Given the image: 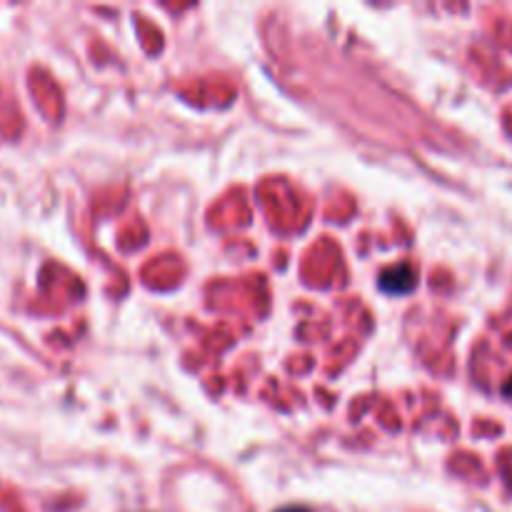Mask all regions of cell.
Returning a JSON list of instances; mask_svg holds the SVG:
<instances>
[{
  "label": "cell",
  "mask_w": 512,
  "mask_h": 512,
  "mask_svg": "<svg viewBox=\"0 0 512 512\" xmlns=\"http://www.w3.org/2000/svg\"><path fill=\"white\" fill-rule=\"evenodd\" d=\"M378 288L383 290L385 295H410L415 288H418V270H415L413 263L403 260V263L393 265V268L383 270L378 278Z\"/></svg>",
  "instance_id": "1"
},
{
  "label": "cell",
  "mask_w": 512,
  "mask_h": 512,
  "mask_svg": "<svg viewBox=\"0 0 512 512\" xmlns=\"http://www.w3.org/2000/svg\"><path fill=\"white\" fill-rule=\"evenodd\" d=\"M278 512H310V510L308 508H298V505H290V508H283Z\"/></svg>",
  "instance_id": "2"
}]
</instances>
